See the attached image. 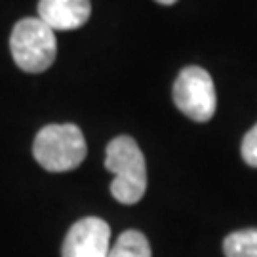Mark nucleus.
<instances>
[{"instance_id": "nucleus-1", "label": "nucleus", "mask_w": 257, "mask_h": 257, "mask_svg": "<svg viewBox=\"0 0 257 257\" xmlns=\"http://www.w3.org/2000/svg\"><path fill=\"white\" fill-rule=\"evenodd\" d=\"M105 168L114 175L110 194L120 204H138L147 191V166L136 139L130 136L114 138L107 145Z\"/></svg>"}, {"instance_id": "nucleus-2", "label": "nucleus", "mask_w": 257, "mask_h": 257, "mask_svg": "<svg viewBox=\"0 0 257 257\" xmlns=\"http://www.w3.org/2000/svg\"><path fill=\"white\" fill-rule=\"evenodd\" d=\"M35 160L48 172H71L88 155L82 130L76 124H50L35 138Z\"/></svg>"}, {"instance_id": "nucleus-3", "label": "nucleus", "mask_w": 257, "mask_h": 257, "mask_svg": "<svg viewBox=\"0 0 257 257\" xmlns=\"http://www.w3.org/2000/svg\"><path fill=\"white\" fill-rule=\"evenodd\" d=\"M10 50L21 71L38 74L55 61L57 40L54 31L38 18H25L16 23L10 37Z\"/></svg>"}, {"instance_id": "nucleus-4", "label": "nucleus", "mask_w": 257, "mask_h": 257, "mask_svg": "<svg viewBox=\"0 0 257 257\" xmlns=\"http://www.w3.org/2000/svg\"><path fill=\"white\" fill-rule=\"evenodd\" d=\"M174 103L191 120H211L217 109V95L210 73L196 65L185 67L174 82Z\"/></svg>"}, {"instance_id": "nucleus-5", "label": "nucleus", "mask_w": 257, "mask_h": 257, "mask_svg": "<svg viewBox=\"0 0 257 257\" xmlns=\"http://www.w3.org/2000/svg\"><path fill=\"white\" fill-rule=\"evenodd\" d=\"M110 227L99 217H84L69 229L63 242V257H107Z\"/></svg>"}, {"instance_id": "nucleus-6", "label": "nucleus", "mask_w": 257, "mask_h": 257, "mask_svg": "<svg viewBox=\"0 0 257 257\" xmlns=\"http://www.w3.org/2000/svg\"><path fill=\"white\" fill-rule=\"evenodd\" d=\"M90 0H40L38 19L52 31H74L90 19Z\"/></svg>"}, {"instance_id": "nucleus-7", "label": "nucleus", "mask_w": 257, "mask_h": 257, "mask_svg": "<svg viewBox=\"0 0 257 257\" xmlns=\"http://www.w3.org/2000/svg\"><path fill=\"white\" fill-rule=\"evenodd\" d=\"M107 257H151V246L143 232L124 230L110 246Z\"/></svg>"}, {"instance_id": "nucleus-8", "label": "nucleus", "mask_w": 257, "mask_h": 257, "mask_svg": "<svg viewBox=\"0 0 257 257\" xmlns=\"http://www.w3.org/2000/svg\"><path fill=\"white\" fill-rule=\"evenodd\" d=\"M227 257H257V229L230 232L223 242Z\"/></svg>"}, {"instance_id": "nucleus-9", "label": "nucleus", "mask_w": 257, "mask_h": 257, "mask_svg": "<svg viewBox=\"0 0 257 257\" xmlns=\"http://www.w3.org/2000/svg\"><path fill=\"white\" fill-rule=\"evenodd\" d=\"M242 158L251 168H257V124L242 139Z\"/></svg>"}, {"instance_id": "nucleus-10", "label": "nucleus", "mask_w": 257, "mask_h": 257, "mask_svg": "<svg viewBox=\"0 0 257 257\" xmlns=\"http://www.w3.org/2000/svg\"><path fill=\"white\" fill-rule=\"evenodd\" d=\"M158 4H164V6H170V4H175L177 0H156Z\"/></svg>"}]
</instances>
